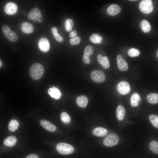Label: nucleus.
Masks as SVG:
<instances>
[{
  "instance_id": "obj_1",
  "label": "nucleus",
  "mask_w": 158,
  "mask_h": 158,
  "mask_svg": "<svg viewBox=\"0 0 158 158\" xmlns=\"http://www.w3.org/2000/svg\"><path fill=\"white\" fill-rule=\"evenodd\" d=\"M44 72L43 66L39 63L32 64L29 69V74L31 77L35 80L40 79L43 75Z\"/></svg>"
},
{
  "instance_id": "obj_2",
  "label": "nucleus",
  "mask_w": 158,
  "mask_h": 158,
  "mask_svg": "<svg viewBox=\"0 0 158 158\" xmlns=\"http://www.w3.org/2000/svg\"><path fill=\"white\" fill-rule=\"evenodd\" d=\"M57 151L62 154H68L73 153L74 149L71 145L65 143L60 142L56 146Z\"/></svg>"
},
{
  "instance_id": "obj_3",
  "label": "nucleus",
  "mask_w": 158,
  "mask_h": 158,
  "mask_svg": "<svg viewBox=\"0 0 158 158\" xmlns=\"http://www.w3.org/2000/svg\"><path fill=\"white\" fill-rule=\"evenodd\" d=\"M119 140V138L117 135L114 133H111L105 138L103 143L105 146L110 147L117 145Z\"/></svg>"
},
{
  "instance_id": "obj_4",
  "label": "nucleus",
  "mask_w": 158,
  "mask_h": 158,
  "mask_svg": "<svg viewBox=\"0 0 158 158\" xmlns=\"http://www.w3.org/2000/svg\"><path fill=\"white\" fill-rule=\"evenodd\" d=\"M139 7L140 10L145 14L150 13L153 9L152 1L151 0L141 1L140 3Z\"/></svg>"
},
{
  "instance_id": "obj_5",
  "label": "nucleus",
  "mask_w": 158,
  "mask_h": 158,
  "mask_svg": "<svg viewBox=\"0 0 158 158\" xmlns=\"http://www.w3.org/2000/svg\"><path fill=\"white\" fill-rule=\"evenodd\" d=\"M92 79L95 82L102 83L105 80V75L102 71L99 70H94L91 73Z\"/></svg>"
},
{
  "instance_id": "obj_6",
  "label": "nucleus",
  "mask_w": 158,
  "mask_h": 158,
  "mask_svg": "<svg viewBox=\"0 0 158 158\" xmlns=\"http://www.w3.org/2000/svg\"><path fill=\"white\" fill-rule=\"evenodd\" d=\"M116 89L120 94L125 95L128 94L130 91V87L129 83L125 81H121L117 85Z\"/></svg>"
},
{
  "instance_id": "obj_7",
  "label": "nucleus",
  "mask_w": 158,
  "mask_h": 158,
  "mask_svg": "<svg viewBox=\"0 0 158 158\" xmlns=\"http://www.w3.org/2000/svg\"><path fill=\"white\" fill-rule=\"evenodd\" d=\"M41 16L40 10L38 8H33L29 12L27 18L29 20H33L35 21H38L41 22L42 21L40 19Z\"/></svg>"
},
{
  "instance_id": "obj_8",
  "label": "nucleus",
  "mask_w": 158,
  "mask_h": 158,
  "mask_svg": "<svg viewBox=\"0 0 158 158\" xmlns=\"http://www.w3.org/2000/svg\"><path fill=\"white\" fill-rule=\"evenodd\" d=\"M17 10V6L13 2H10L6 3L4 7V11L8 15H13L16 13Z\"/></svg>"
},
{
  "instance_id": "obj_9",
  "label": "nucleus",
  "mask_w": 158,
  "mask_h": 158,
  "mask_svg": "<svg viewBox=\"0 0 158 158\" xmlns=\"http://www.w3.org/2000/svg\"><path fill=\"white\" fill-rule=\"evenodd\" d=\"M38 45L40 49L43 52H47L50 48V44L48 40L44 37H42L39 40Z\"/></svg>"
},
{
  "instance_id": "obj_10",
  "label": "nucleus",
  "mask_w": 158,
  "mask_h": 158,
  "mask_svg": "<svg viewBox=\"0 0 158 158\" xmlns=\"http://www.w3.org/2000/svg\"><path fill=\"white\" fill-rule=\"evenodd\" d=\"M116 60L118 68L120 70L125 71L128 69V64L121 55L117 56Z\"/></svg>"
},
{
  "instance_id": "obj_11",
  "label": "nucleus",
  "mask_w": 158,
  "mask_h": 158,
  "mask_svg": "<svg viewBox=\"0 0 158 158\" xmlns=\"http://www.w3.org/2000/svg\"><path fill=\"white\" fill-rule=\"evenodd\" d=\"M40 123L43 127L49 132H53L56 130V126L47 120L41 119Z\"/></svg>"
},
{
  "instance_id": "obj_12",
  "label": "nucleus",
  "mask_w": 158,
  "mask_h": 158,
  "mask_svg": "<svg viewBox=\"0 0 158 158\" xmlns=\"http://www.w3.org/2000/svg\"><path fill=\"white\" fill-rule=\"evenodd\" d=\"M48 92L51 97L56 99H60L62 95L58 88L54 86L49 88L48 90Z\"/></svg>"
},
{
  "instance_id": "obj_13",
  "label": "nucleus",
  "mask_w": 158,
  "mask_h": 158,
  "mask_svg": "<svg viewBox=\"0 0 158 158\" xmlns=\"http://www.w3.org/2000/svg\"><path fill=\"white\" fill-rule=\"evenodd\" d=\"M121 10L120 7L119 6L116 4H112L107 8V12L109 15L114 16L118 14Z\"/></svg>"
},
{
  "instance_id": "obj_14",
  "label": "nucleus",
  "mask_w": 158,
  "mask_h": 158,
  "mask_svg": "<svg viewBox=\"0 0 158 158\" xmlns=\"http://www.w3.org/2000/svg\"><path fill=\"white\" fill-rule=\"evenodd\" d=\"M88 99L87 96L82 95L77 97L76 99V103L80 107L84 108L86 107L88 102Z\"/></svg>"
},
{
  "instance_id": "obj_15",
  "label": "nucleus",
  "mask_w": 158,
  "mask_h": 158,
  "mask_svg": "<svg viewBox=\"0 0 158 158\" xmlns=\"http://www.w3.org/2000/svg\"><path fill=\"white\" fill-rule=\"evenodd\" d=\"M22 31L24 33L29 34L32 33L33 30V27L30 23L26 22H23L21 25Z\"/></svg>"
},
{
  "instance_id": "obj_16",
  "label": "nucleus",
  "mask_w": 158,
  "mask_h": 158,
  "mask_svg": "<svg viewBox=\"0 0 158 158\" xmlns=\"http://www.w3.org/2000/svg\"><path fill=\"white\" fill-rule=\"evenodd\" d=\"M92 133L94 135L97 137H104L107 135L108 131L104 128L97 127L93 129Z\"/></svg>"
},
{
  "instance_id": "obj_17",
  "label": "nucleus",
  "mask_w": 158,
  "mask_h": 158,
  "mask_svg": "<svg viewBox=\"0 0 158 158\" xmlns=\"http://www.w3.org/2000/svg\"><path fill=\"white\" fill-rule=\"evenodd\" d=\"M125 114V110L124 107L122 105H119L116 108V114L117 119L120 121L122 120Z\"/></svg>"
},
{
  "instance_id": "obj_18",
  "label": "nucleus",
  "mask_w": 158,
  "mask_h": 158,
  "mask_svg": "<svg viewBox=\"0 0 158 158\" xmlns=\"http://www.w3.org/2000/svg\"><path fill=\"white\" fill-rule=\"evenodd\" d=\"M17 141L16 138L14 136H8L5 139L4 143L6 146H12L16 143Z\"/></svg>"
},
{
  "instance_id": "obj_19",
  "label": "nucleus",
  "mask_w": 158,
  "mask_h": 158,
  "mask_svg": "<svg viewBox=\"0 0 158 158\" xmlns=\"http://www.w3.org/2000/svg\"><path fill=\"white\" fill-rule=\"evenodd\" d=\"M4 35L7 39L11 42H16L18 38L16 33L10 30Z\"/></svg>"
},
{
  "instance_id": "obj_20",
  "label": "nucleus",
  "mask_w": 158,
  "mask_h": 158,
  "mask_svg": "<svg viewBox=\"0 0 158 158\" xmlns=\"http://www.w3.org/2000/svg\"><path fill=\"white\" fill-rule=\"evenodd\" d=\"M148 102L152 104H155L158 103V94L155 93H150L146 97Z\"/></svg>"
},
{
  "instance_id": "obj_21",
  "label": "nucleus",
  "mask_w": 158,
  "mask_h": 158,
  "mask_svg": "<svg viewBox=\"0 0 158 158\" xmlns=\"http://www.w3.org/2000/svg\"><path fill=\"white\" fill-rule=\"evenodd\" d=\"M140 100V97L139 95L137 93L133 94L130 98V104L132 107L137 106Z\"/></svg>"
},
{
  "instance_id": "obj_22",
  "label": "nucleus",
  "mask_w": 158,
  "mask_h": 158,
  "mask_svg": "<svg viewBox=\"0 0 158 158\" xmlns=\"http://www.w3.org/2000/svg\"><path fill=\"white\" fill-rule=\"evenodd\" d=\"M140 26L142 30L145 32H149L151 29V25L149 22L146 20H143L140 22Z\"/></svg>"
},
{
  "instance_id": "obj_23",
  "label": "nucleus",
  "mask_w": 158,
  "mask_h": 158,
  "mask_svg": "<svg viewBox=\"0 0 158 158\" xmlns=\"http://www.w3.org/2000/svg\"><path fill=\"white\" fill-rule=\"evenodd\" d=\"M102 37L98 34H92L90 37V40L92 43L95 44H100L102 41Z\"/></svg>"
},
{
  "instance_id": "obj_24",
  "label": "nucleus",
  "mask_w": 158,
  "mask_h": 158,
  "mask_svg": "<svg viewBox=\"0 0 158 158\" xmlns=\"http://www.w3.org/2000/svg\"><path fill=\"white\" fill-rule=\"evenodd\" d=\"M19 126L18 122L15 120H12L9 123L8 128L9 130L13 132L16 130Z\"/></svg>"
},
{
  "instance_id": "obj_25",
  "label": "nucleus",
  "mask_w": 158,
  "mask_h": 158,
  "mask_svg": "<svg viewBox=\"0 0 158 158\" xmlns=\"http://www.w3.org/2000/svg\"><path fill=\"white\" fill-rule=\"evenodd\" d=\"M149 147L153 153L158 154V142L155 140L151 141L149 144Z\"/></svg>"
},
{
  "instance_id": "obj_26",
  "label": "nucleus",
  "mask_w": 158,
  "mask_h": 158,
  "mask_svg": "<svg viewBox=\"0 0 158 158\" xmlns=\"http://www.w3.org/2000/svg\"><path fill=\"white\" fill-rule=\"evenodd\" d=\"M73 25V22L71 19L70 18L66 19L64 23L65 30L67 32L71 31L72 29Z\"/></svg>"
},
{
  "instance_id": "obj_27",
  "label": "nucleus",
  "mask_w": 158,
  "mask_h": 158,
  "mask_svg": "<svg viewBox=\"0 0 158 158\" xmlns=\"http://www.w3.org/2000/svg\"><path fill=\"white\" fill-rule=\"evenodd\" d=\"M61 120L64 123L68 124L71 121V117L66 112H62L60 116Z\"/></svg>"
},
{
  "instance_id": "obj_28",
  "label": "nucleus",
  "mask_w": 158,
  "mask_h": 158,
  "mask_svg": "<svg viewBox=\"0 0 158 158\" xmlns=\"http://www.w3.org/2000/svg\"><path fill=\"white\" fill-rule=\"evenodd\" d=\"M149 119L153 126L154 127L158 128V116L151 115L149 117Z\"/></svg>"
},
{
  "instance_id": "obj_29",
  "label": "nucleus",
  "mask_w": 158,
  "mask_h": 158,
  "mask_svg": "<svg viewBox=\"0 0 158 158\" xmlns=\"http://www.w3.org/2000/svg\"><path fill=\"white\" fill-rule=\"evenodd\" d=\"M128 54L130 57H135L139 55L140 52L138 49L132 48L128 50Z\"/></svg>"
},
{
  "instance_id": "obj_30",
  "label": "nucleus",
  "mask_w": 158,
  "mask_h": 158,
  "mask_svg": "<svg viewBox=\"0 0 158 158\" xmlns=\"http://www.w3.org/2000/svg\"><path fill=\"white\" fill-rule=\"evenodd\" d=\"M93 52V47L92 45H89L85 47L84 54L87 56H89L92 54Z\"/></svg>"
},
{
  "instance_id": "obj_31",
  "label": "nucleus",
  "mask_w": 158,
  "mask_h": 158,
  "mask_svg": "<svg viewBox=\"0 0 158 158\" xmlns=\"http://www.w3.org/2000/svg\"><path fill=\"white\" fill-rule=\"evenodd\" d=\"M105 69H107L109 68L110 64L108 58L105 56L103 57V60L101 64Z\"/></svg>"
},
{
  "instance_id": "obj_32",
  "label": "nucleus",
  "mask_w": 158,
  "mask_h": 158,
  "mask_svg": "<svg viewBox=\"0 0 158 158\" xmlns=\"http://www.w3.org/2000/svg\"><path fill=\"white\" fill-rule=\"evenodd\" d=\"M80 41V37L76 36L71 39L70 40V43L72 45H77L79 44Z\"/></svg>"
},
{
  "instance_id": "obj_33",
  "label": "nucleus",
  "mask_w": 158,
  "mask_h": 158,
  "mask_svg": "<svg viewBox=\"0 0 158 158\" xmlns=\"http://www.w3.org/2000/svg\"><path fill=\"white\" fill-rule=\"evenodd\" d=\"M83 61L84 63L89 64L90 63V60L89 56L84 54L83 56Z\"/></svg>"
},
{
  "instance_id": "obj_34",
  "label": "nucleus",
  "mask_w": 158,
  "mask_h": 158,
  "mask_svg": "<svg viewBox=\"0 0 158 158\" xmlns=\"http://www.w3.org/2000/svg\"><path fill=\"white\" fill-rule=\"evenodd\" d=\"M56 40L59 42H62L63 41V39L62 36H61L58 33L53 35Z\"/></svg>"
},
{
  "instance_id": "obj_35",
  "label": "nucleus",
  "mask_w": 158,
  "mask_h": 158,
  "mask_svg": "<svg viewBox=\"0 0 158 158\" xmlns=\"http://www.w3.org/2000/svg\"><path fill=\"white\" fill-rule=\"evenodd\" d=\"M2 30L4 34L10 30L9 27L7 25H4L2 26Z\"/></svg>"
},
{
  "instance_id": "obj_36",
  "label": "nucleus",
  "mask_w": 158,
  "mask_h": 158,
  "mask_svg": "<svg viewBox=\"0 0 158 158\" xmlns=\"http://www.w3.org/2000/svg\"><path fill=\"white\" fill-rule=\"evenodd\" d=\"M103 57L100 54H99L97 55V59L98 63L100 64H102Z\"/></svg>"
},
{
  "instance_id": "obj_37",
  "label": "nucleus",
  "mask_w": 158,
  "mask_h": 158,
  "mask_svg": "<svg viewBox=\"0 0 158 158\" xmlns=\"http://www.w3.org/2000/svg\"><path fill=\"white\" fill-rule=\"evenodd\" d=\"M69 36L70 37H73L76 36L77 32L75 30H73L70 32L69 35Z\"/></svg>"
},
{
  "instance_id": "obj_38",
  "label": "nucleus",
  "mask_w": 158,
  "mask_h": 158,
  "mask_svg": "<svg viewBox=\"0 0 158 158\" xmlns=\"http://www.w3.org/2000/svg\"><path fill=\"white\" fill-rule=\"evenodd\" d=\"M26 158H39L35 154H30L28 155Z\"/></svg>"
},
{
  "instance_id": "obj_39",
  "label": "nucleus",
  "mask_w": 158,
  "mask_h": 158,
  "mask_svg": "<svg viewBox=\"0 0 158 158\" xmlns=\"http://www.w3.org/2000/svg\"><path fill=\"white\" fill-rule=\"evenodd\" d=\"M51 32L53 35L58 33V30L55 27H53L51 29Z\"/></svg>"
},
{
  "instance_id": "obj_40",
  "label": "nucleus",
  "mask_w": 158,
  "mask_h": 158,
  "mask_svg": "<svg viewBox=\"0 0 158 158\" xmlns=\"http://www.w3.org/2000/svg\"><path fill=\"white\" fill-rule=\"evenodd\" d=\"M2 65V62L1 60H0V67H1Z\"/></svg>"
},
{
  "instance_id": "obj_41",
  "label": "nucleus",
  "mask_w": 158,
  "mask_h": 158,
  "mask_svg": "<svg viewBox=\"0 0 158 158\" xmlns=\"http://www.w3.org/2000/svg\"><path fill=\"white\" fill-rule=\"evenodd\" d=\"M156 54H157V58H158V50L157 51Z\"/></svg>"
}]
</instances>
